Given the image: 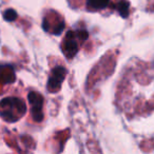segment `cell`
I'll return each instance as SVG.
<instances>
[{"instance_id": "1", "label": "cell", "mask_w": 154, "mask_h": 154, "mask_svg": "<svg viewBox=\"0 0 154 154\" xmlns=\"http://www.w3.org/2000/svg\"><path fill=\"white\" fill-rule=\"evenodd\" d=\"M26 112L23 100L17 97H7L0 101V116L9 122H15Z\"/></svg>"}, {"instance_id": "2", "label": "cell", "mask_w": 154, "mask_h": 154, "mask_svg": "<svg viewBox=\"0 0 154 154\" xmlns=\"http://www.w3.org/2000/svg\"><path fill=\"white\" fill-rule=\"evenodd\" d=\"M88 38V33L85 30L70 31L66 34L63 42H62L61 49L63 51L66 58H73L78 52L80 47V42L85 41Z\"/></svg>"}, {"instance_id": "3", "label": "cell", "mask_w": 154, "mask_h": 154, "mask_svg": "<svg viewBox=\"0 0 154 154\" xmlns=\"http://www.w3.org/2000/svg\"><path fill=\"white\" fill-rule=\"evenodd\" d=\"M28 99H29V103L31 105V113H32V117L35 122H42L43 117V99L42 95L39 94L37 92H30L28 95Z\"/></svg>"}, {"instance_id": "4", "label": "cell", "mask_w": 154, "mask_h": 154, "mask_svg": "<svg viewBox=\"0 0 154 154\" xmlns=\"http://www.w3.org/2000/svg\"><path fill=\"white\" fill-rule=\"evenodd\" d=\"M66 76V69L64 66H58L52 70L48 80V90L49 92L56 93L60 90L61 85Z\"/></svg>"}, {"instance_id": "5", "label": "cell", "mask_w": 154, "mask_h": 154, "mask_svg": "<svg viewBox=\"0 0 154 154\" xmlns=\"http://www.w3.org/2000/svg\"><path fill=\"white\" fill-rule=\"evenodd\" d=\"M110 0H87V8L91 11H99L107 8Z\"/></svg>"}, {"instance_id": "6", "label": "cell", "mask_w": 154, "mask_h": 154, "mask_svg": "<svg viewBox=\"0 0 154 154\" xmlns=\"http://www.w3.org/2000/svg\"><path fill=\"white\" fill-rule=\"evenodd\" d=\"M115 9L119 13L122 18H127L129 16V9H130V3L127 0H119L115 5Z\"/></svg>"}, {"instance_id": "7", "label": "cell", "mask_w": 154, "mask_h": 154, "mask_svg": "<svg viewBox=\"0 0 154 154\" xmlns=\"http://www.w3.org/2000/svg\"><path fill=\"white\" fill-rule=\"evenodd\" d=\"M3 18H5V20H7V21H14V20L17 18V13H16L14 10L9 9L3 13Z\"/></svg>"}]
</instances>
